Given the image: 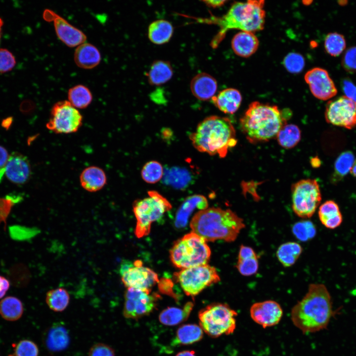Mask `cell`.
<instances>
[{
    "mask_svg": "<svg viewBox=\"0 0 356 356\" xmlns=\"http://www.w3.org/2000/svg\"><path fill=\"white\" fill-rule=\"evenodd\" d=\"M336 313L326 287L312 283L303 298L292 308L291 319L303 333H314L326 328Z\"/></svg>",
    "mask_w": 356,
    "mask_h": 356,
    "instance_id": "6da1fadb",
    "label": "cell"
},
{
    "mask_svg": "<svg viewBox=\"0 0 356 356\" xmlns=\"http://www.w3.org/2000/svg\"><path fill=\"white\" fill-rule=\"evenodd\" d=\"M192 231L206 242L235 241L245 227L243 220L230 209L211 207L199 211L190 222Z\"/></svg>",
    "mask_w": 356,
    "mask_h": 356,
    "instance_id": "7a4b0ae2",
    "label": "cell"
},
{
    "mask_svg": "<svg viewBox=\"0 0 356 356\" xmlns=\"http://www.w3.org/2000/svg\"><path fill=\"white\" fill-rule=\"evenodd\" d=\"M189 138L199 151L224 158L228 150L236 145L237 140L234 127L226 117L210 116L197 126Z\"/></svg>",
    "mask_w": 356,
    "mask_h": 356,
    "instance_id": "3957f363",
    "label": "cell"
},
{
    "mask_svg": "<svg viewBox=\"0 0 356 356\" xmlns=\"http://www.w3.org/2000/svg\"><path fill=\"white\" fill-rule=\"evenodd\" d=\"M284 115L277 106L254 101L240 118V127L250 143L268 141L286 124Z\"/></svg>",
    "mask_w": 356,
    "mask_h": 356,
    "instance_id": "277c9868",
    "label": "cell"
},
{
    "mask_svg": "<svg viewBox=\"0 0 356 356\" xmlns=\"http://www.w3.org/2000/svg\"><path fill=\"white\" fill-rule=\"evenodd\" d=\"M264 3L265 1L262 0L235 2L222 16L202 20L216 24L220 27L219 32L211 42L212 46L217 47L229 30L238 29L252 33L263 30L266 16Z\"/></svg>",
    "mask_w": 356,
    "mask_h": 356,
    "instance_id": "5b68a950",
    "label": "cell"
},
{
    "mask_svg": "<svg viewBox=\"0 0 356 356\" xmlns=\"http://www.w3.org/2000/svg\"><path fill=\"white\" fill-rule=\"evenodd\" d=\"M211 254L207 242L193 231L176 241L170 251L171 262L181 269L207 265Z\"/></svg>",
    "mask_w": 356,
    "mask_h": 356,
    "instance_id": "8992f818",
    "label": "cell"
},
{
    "mask_svg": "<svg viewBox=\"0 0 356 356\" xmlns=\"http://www.w3.org/2000/svg\"><path fill=\"white\" fill-rule=\"evenodd\" d=\"M237 312L228 305L216 303L198 313L200 326L207 335L217 338L232 334L236 329Z\"/></svg>",
    "mask_w": 356,
    "mask_h": 356,
    "instance_id": "52a82bcc",
    "label": "cell"
},
{
    "mask_svg": "<svg viewBox=\"0 0 356 356\" xmlns=\"http://www.w3.org/2000/svg\"><path fill=\"white\" fill-rule=\"evenodd\" d=\"M148 197L137 200L133 204L136 219L134 233L138 238L147 235L153 222L158 221L172 208L170 203L158 192H148Z\"/></svg>",
    "mask_w": 356,
    "mask_h": 356,
    "instance_id": "ba28073f",
    "label": "cell"
},
{
    "mask_svg": "<svg viewBox=\"0 0 356 356\" xmlns=\"http://www.w3.org/2000/svg\"><path fill=\"white\" fill-rule=\"evenodd\" d=\"M291 197L294 213L302 218H310L321 200L319 185L314 179H301L292 185Z\"/></svg>",
    "mask_w": 356,
    "mask_h": 356,
    "instance_id": "9c48e42d",
    "label": "cell"
},
{
    "mask_svg": "<svg viewBox=\"0 0 356 356\" xmlns=\"http://www.w3.org/2000/svg\"><path fill=\"white\" fill-rule=\"evenodd\" d=\"M174 275L185 294L192 297L220 281L216 269L208 264L182 269Z\"/></svg>",
    "mask_w": 356,
    "mask_h": 356,
    "instance_id": "30bf717a",
    "label": "cell"
},
{
    "mask_svg": "<svg viewBox=\"0 0 356 356\" xmlns=\"http://www.w3.org/2000/svg\"><path fill=\"white\" fill-rule=\"evenodd\" d=\"M82 123L83 116L78 109L68 100H63L52 106L46 127L55 134H69L76 132Z\"/></svg>",
    "mask_w": 356,
    "mask_h": 356,
    "instance_id": "8fae6325",
    "label": "cell"
},
{
    "mask_svg": "<svg viewBox=\"0 0 356 356\" xmlns=\"http://www.w3.org/2000/svg\"><path fill=\"white\" fill-rule=\"evenodd\" d=\"M119 273L127 288L151 291V288L159 281L157 274L143 266L141 261L139 260L133 263L123 261L119 267Z\"/></svg>",
    "mask_w": 356,
    "mask_h": 356,
    "instance_id": "7c38bea8",
    "label": "cell"
},
{
    "mask_svg": "<svg viewBox=\"0 0 356 356\" xmlns=\"http://www.w3.org/2000/svg\"><path fill=\"white\" fill-rule=\"evenodd\" d=\"M159 295L150 291L128 288L125 294L123 314L127 318L138 319L147 315L156 308Z\"/></svg>",
    "mask_w": 356,
    "mask_h": 356,
    "instance_id": "4fadbf2b",
    "label": "cell"
},
{
    "mask_svg": "<svg viewBox=\"0 0 356 356\" xmlns=\"http://www.w3.org/2000/svg\"><path fill=\"white\" fill-rule=\"evenodd\" d=\"M325 118L327 123L352 129L356 126V102L342 96L327 103Z\"/></svg>",
    "mask_w": 356,
    "mask_h": 356,
    "instance_id": "5bb4252c",
    "label": "cell"
},
{
    "mask_svg": "<svg viewBox=\"0 0 356 356\" xmlns=\"http://www.w3.org/2000/svg\"><path fill=\"white\" fill-rule=\"evenodd\" d=\"M43 17L46 21L53 22L57 36L68 46H78L85 43L86 35L82 31L71 25L52 10L45 9L43 13Z\"/></svg>",
    "mask_w": 356,
    "mask_h": 356,
    "instance_id": "9a60e30c",
    "label": "cell"
},
{
    "mask_svg": "<svg viewBox=\"0 0 356 356\" xmlns=\"http://www.w3.org/2000/svg\"><path fill=\"white\" fill-rule=\"evenodd\" d=\"M312 95L317 99L326 100L337 93V89L327 71L315 67L309 70L304 77Z\"/></svg>",
    "mask_w": 356,
    "mask_h": 356,
    "instance_id": "2e32d148",
    "label": "cell"
},
{
    "mask_svg": "<svg viewBox=\"0 0 356 356\" xmlns=\"http://www.w3.org/2000/svg\"><path fill=\"white\" fill-rule=\"evenodd\" d=\"M250 314L254 322L266 328L280 322L283 310L276 301L267 300L253 304L250 309Z\"/></svg>",
    "mask_w": 356,
    "mask_h": 356,
    "instance_id": "e0dca14e",
    "label": "cell"
},
{
    "mask_svg": "<svg viewBox=\"0 0 356 356\" xmlns=\"http://www.w3.org/2000/svg\"><path fill=\"white\" fill-rule=\"evenodd\" d=\"M5 174L14 183L22 184L27 182L31 175V167L28 158L19 153H12L7 162Z\"/></svg>",
    "mask_w": 356,
    "mask_h": 356,
    "instance_id": "ac0fdd59",
    "label": "cell"
},
{
    "mask_svg": "<svg viewBox=\"0 0 356 356\" xmlns=\"http://www.w3.org/2000/svg\"><path fill=\"white\" fill-rule=\"evenodd\" d=\"M208 200L203 195L194 194L187 197L176 213L174 221L175 227L178 229L185 227L190 215L196 209L201 211L208 208Z\"/></svg>",
    "mask_w": 356,
    "mask_h": 356,
    "instance_id": "d6986e66",
    "label": "cell"
},
{
    "mask_svg": "<svg viewBox=\"0 0 356 356\" xmlns=\"http://www.w3.org/2000/svg\"><path fill=\"white\" fill-rule=\"evenodd\" d=\"M218 88L216 80L206 73H200L191 80L190 88L193 95L201 100L212 99Z\"/></svg>",
    "mask_w": 356,
    "mask_h": 356,
    "instance_id": "ffe728a7",
    "label": "cell"
},
{
    "mask_svg": "<svg viewBox=\"0 0 356 356\" xmlns=\"http://www.w3.org/2000/svg\"><path fill=\"white\" fill-rule=\"evenodd\" d=\"M81 186L86 190L94 192L102 189L107 183L105 172L100 167L91 166L86 168L80 175Z\"/></svg>",
    "mask_w": 356,
    "mask_h": 356,
    "instance_id": "44dd1931",
    "label": "cell"
},
{
    "mask_svg": "<svg viewBox=\"0 0 356 356\" xmlns=\"http://www.w3.org/2000/svg\"><path fill=\"white\" fill-rule=\"evenodd\" d=\"M259 42L254 33L241 31L233 37L231 47L234 52L242 57H248L257 50Z\"/></svg>",
    "mask_w": 356,
    "mask_h": 356,
    "instance_id": "7402d4cb",
    "label": "cell"
},
{
    "mask_svg": "<svg viewBox=\"0 0 356 356\" xmlns=\"http://www.w3.org/2000/svg\"><path fill=\"white\" fill-rule=\"evenodd\" d=\"M213 104L222 112L233 114L239 108L242 96L236 89L227 88L220 91L212 98Z\"/></svg>",
    "mask_w": 356,
    "mask_h": 356,
    "instance_id": "603a6c76",
    "label": "cell"
},
{
    "mask_svg": "<svg viewBox=\"0 0 356 356\" xmlns=\"http://www.w3.org/2000/svg\"><path fill=\"white\" fill-rule=\"evenodd\" d=\"M74 60L77 65L85 69H90L97 66L101 60L98 49L93 44L84 43L76 48Z\"/></svg>",
    "mask_w": 356,
    "mask_h": 356,
    "instance_id": "cb8c5ba5",
    "label": "cell"
},
{
    "mask_svg": "<svg viewBox=\"0 0 356 356\" xmlns=\"http://www.w3.org/2000/svg\"><path fill=\"white\" fill-rule=\"evenodd\" d=\"M44 342L47 349L51 352L64 350L70 343L67 329L61 324H54L47 330Z\"/></svg>",
    "mask_w": 356,
    "mask_h": 356,
    "instance_id": "d4e9b609",
    "label": "cell"
},
{
    "mask_svg": "<svg viewBox=\"0 0 356 356\" xmlns=\"http://www.w3.org/2000/svg\"><path fill=\"white\" fill-rule=\"evenodd\" d=\"M236 267L243 276H251L258 271V258L253 248L243 245L240 246Z\"/></svg>",
    "mask_w": 356,
    "mask_h": 356,
    "instance_id": "484cf974",
    "label": "cell"
},
{
    "mask_svg": "<svg viewBox=\"0 0 356 356\" xmlns=\"http://www.w3.org/2000/svg\"><path fill=\"white\" fill-rule=\"evenodd\" d=\"M318 215L321 223L330 229L337 228L343 221L339 206L333 200H328L322 204L319 207Z\"/></svg>",
    "mask_w": 356,
    "mask_h": 356,
    "instance_id": "4316f807",
    "label": "cell"
},
{
    "mask_svg": "<svg viewBox=\"0 0 356 356\" xmlns=\"http://www.w3.org/2000/svg\"><path fill=\"white\" fill-rule=\"evenodd\" d=\"M194 304L187 302L182 308L169 307L163 310L159 315V321L163 324L174 326L185 321L189 316Z\"/></svg>",
    "mask_w": 356,
    "mask_h": 356,
    "instance_id": "83f0119b",
    "label": "cell"
},
{
    "mask_svg": "<svg viewBox=\"0 0 356 356\" xmlns=\"http://www.w3.org/2000/svg\"><path fill=\"white\" fill-rule=\"evenodd\" d=\"M173 32V26L169 21L160 19L153 21L149 25L148 36L152 43L162 44L169 41Z\"/></svg>",
    "mask_w": 356,
    "mask_h": 356,
    "instance_id": "f1b7e54d",
    "label": "cell"
},
{
    "mask_svg": "<svg viewBox=\"0 0 356 356\" xmlns=\"http://www.w3.org/2000/svg\"><path fill=\"white\" fill-rule=\"evenodd\" d=\"M203 331L200 325L187 324L181 325L176 332V337L172 341L173 346L190 345L201 340Z\"/></svg>",
    "mask_w": 356,
    "mask_h": 356,
    "instance_id": "f546056e",
    "label": "cell"
},
{
    "mask_svg": "<svg viewBox=\"0 0 356 356\" xmlns=\"http://www.w3.org/2000/svg\"><path fill=\"white\" fill-rule=\"evenodd\" d=\"M173 70L170 63L164 60L155 61L147 73L149 83L151 85H162L172 77Z\"/></svg>",
    "mask_w": 356,
    "mask_h": 356,
    "instance_id": "4dcf8cb0",
    "label": "cell"
},
{
    "mask_svg": "<svg viewBox=\"0 0 356 356\" xmlns=\"http://www.w3.org/2000/svg\"><path fill=\"white\" fill-rule=\"evenodd\" d=\"M24 308L22 302L14 296H8L0 301V315L5 320L14 321L23 315Z\"/></svg>",
    "mask_w": 356,
    "mask_h": 356,
    "instance_id": "1f68e13d",
    "label": "cell"
},
{
    "mask_svg": "<svg viewBox=\"0 0 356 356\" xmlns=\"http://www.w3.org/2000/svg\"><path fill=\"white\" fill-rule=\"evenodd\" d=\"M302 247L298 243L287 242L281 244L276 251V257L284 267L293 265L301 255Z\"/></svg>",
    "mask_w": 356,
    "mask_h": 356,
    "instance_id": "d6a6232c",
    "label": "cell"
},
{
    "mask_svg": "<svg viewBox=\"0 0 356 356\" xmlns=\"http://www.w3.org/2000/svg\"><path fill=\"white\" fill-rule=\"evenodd\" d=\"M68 101L77 109L87 108L91 102L92 95L85 86L78 85L71 88L68 91Z\"/></svg>",
    "mask_w": 356,
    "mask_h": 356,
    "instance_id": "836d02e7",
    "label": "cell"
},
{
    "mask_svg": "<svg viewBox=\"0 0 356 356\" xmlns=\"http://www.w3.org/2000/svg\"><path fill=\"white\" fill-rule=\"evenodd\" d=\"M301 137V131L294 124L284 125L276 137L279 144L286 149L295 147L299 142Z\"/></svg>",
    "mask_w": 356,
    "mask_h": 356,
    "instance_id": "e575fe53",
    "label": "cell"
},
{
    "mask_svg": "<svg viewBox=\"0 0 356 356\" xmlns=\"http://www.w3.org/2000/svg\"><path fill=\"white\" fill-rule=\"evenodd\" d=\"M45 301L50 310L56 312H61L68 306L70 296L65 289L57 288L47 292Z\"/></svg>",
    "mask_w": 356,
    "mask_h": 356,
    "instance_id": "d590c367",
    "label": "cell"
},
{
    "mask_svg": "<svg viewBox=\"0 0 356 356\" xmlns=\"http://www.w3.org/2000/svg\"><path fill=\"white\" fill-rule=\"evenodd\" d=\"M164 180L174 187L183 188L189 182L190 176L186 170L174 167L165 172Z\"/></svg>",
    "mask_w": 356,
    "mask_h": 356,
    "instance_id": "8d00e7d4",
    "label": "cell"
},
{
    "mask_svg": "<svg viewBox=\"0 0 356 356\" xmlns=\"http://www.w3.org/2000/svg\"><path fill=\"white\" fill-rule=\"evenodd\" d=\"M354 162L355 157L351 152L346 151L341 153L334 164V174L336 179H340L351 171Z\"/></svg>",
    "mask_w": 356,
    "mask_h": 356,
    "instance_id": "74e56055",
    "label": "cell"
},
{
    "mask_svg": "<svg viewBox=\"0 0 356 356\" xmlns=\"http://www.w3.org/2000/svg\"><path fill=\"white\" fill-rule=\"evenodd\" d=\"M164 175L162 165L156 161L146 163L143 167L141 175L142 179L149 183H155L162 178Z\"/></svg>",
    "mask_w": 356,
    "mask_h": 356,
    "instance_id": "f35d334b",
    "label": "cell"
},
{
    "mask_svg": "<svg viewBox=\"0 0 356 356\" xmlns=\"http://www.w3.org/2000/svg\"><path fill=\"white\" fill-rule=\"evenodd\" d=\"M324 47L330 55H339L346 47V41L344 36L337 33L328 34L325 39Z\"/></svg>",
    "mask_w": 356,
    "mask_h": 356,
    "instance_id": "ab89813d",
    "label": "cell"
},
{
    "mask_svg": "<svg viewBox=\"0 0 356 356\" xmlns=\"http://www.w3.org/2000/svg\"><path fill=\"white\" fill-rule=\"evenodd\" d=\"M292 230L295 237L303 242L312 239L316 233L314 225L310 221H302L295 223Z\"/></svg>",
    "mask_w": 356,
    "mask_h": 356,
    "instance_id": "60d3db41",
    "label": "cell"
},
{
    "mask_svg": "<svg viewBox=\"0 0 356 356\" xmlns=\"http://www.w3.org/2000/svg\"><path fill=\"white\" fill-rule=\"evenodd\" d=\"M9 233L12 239L17 241H25L35 237L39 233V230L34 227L14 225L9 227Z\"/></svg>",
    "mask_w": 356,
    "mask_h": 356,
    "instance_id": "b9f144b4",
    "label": "cell"
},
{
    "mask_svg": "<svg viewBox=\"0 0 356 356\" xmlns=\"http://www.w3.org/2000/svg\"><path fill=\"white\" fill-rule=\"evenodd\" d=\"M39 350L37 345L30 340H22L17 343L13 353L9 356H38Z\"/></svg>",
    "mask_w": 356,
    "mask_h": 356,
    "instance_id": "7bdbcfd3",
    "label": "cell"
},
{
    "mask_svg": "<svg viewBox=\"0 0 356 356\" xmlns=\"http://www.w3.org/2000/svg\"><path fill=\"white\" fill-rule=\"evenodd\" d=\"M283 64L285 68L292 73H298L302 71L305 66L303 56L298 53L291 52L284 58Z\"/></svg>",
    "mask_w": 356,
    "mask_h": 356,
    "instance_id": "ee69618b",
    "label": "cell"
},
{
    "mask_svg": "<svg viewBox=\"0 0 356 356\" xmlns=\"http://www.w3.org/2000/svg\"><path fill=\"white\" fill-rule=\"evenodd\" d=\"M21 197L17 195H8L5 198H0V223H4L6 226V219L12 206L19 201Z\"/></svg>",
    "mask_w": 356,
    "mask_h": 356,
    "instance_id": "f6af8a7d",
    "label": "cell"
},
{
    "mask_svg": "<svg viewBox=\"0 0 356 356\" xmlns=\"http://www.w3.org/2000/svg\"><path fill=\"white\" fill-rule=\"evenodd\" d=\"M16 64L13 54L6 48H0V73L11 71Z\"/></svg>",
    "mask_w": 356,
    "mask_h": 356,
    "instance_id": "bcb514c9",
    "label": "cell"
},
{
    "mask_svg": "<svg viewBox=\"0 0 356 356\" xmlns=\"http://www.w3.org/2000/svg\"><path fill=\"white\" fill-rule=\"evenodd\" d=\"M88 356H115L114 350L110 346L101 343L94 344L90 348Z\"/></svg>",
    "mask_w": 356,
    "mask_h": 356,
    "instance_id": "7dc6e473",
    "label": "cell"
},
{
    "mask_svg": "<svg viewBox=\"0 0 356 356\" xmlns=\"http://www.w3.org/2000/svg\"><path fill=\"white\" fill-rule=\"evenodd\" d=\"M342 64L346 70L356 72V46L350 47L346 51Z\"/></svg>",
    "mask_w": 356,
    "mask_h": 356,
    "instance_id": "c3c4849f",
    "label": "cell"
},
{
    "mask_svg": "<svg viewBox=\"0 0 356 356\" xmlns=\"http://www.w3.org/2000/svg\"><path fill=\"white\" fill-rule=\"evenodd\" d=\"M346 96L356 102V86L349 80H344L343 86Z\"/></svg>",
    "mask_w": 356,
    "mask_h": 356,
    "instance_id": "681fc988",
    "label": "cell"
},
{
    "mask_svg": "<svg viewBox=\"0 0 356 356\" xmlns=\"http://www.w3.org/2000/svg\"><path fill=\"white\" fill-rule=\"evenodd\" d=\"M9 156L5 148L0 146V182L2 179L4 174H5V167Z\"/></svg>",
    "mask_w": 356,
    "mask_h": 356,
    "instance_id": "f907efd6",
    "label": "cell"
},
{
    "mask_svg": "<svg viewBox=\"0 0 356 356\" xmlns=\"http://www.w3.org/2000/svg\"><path fill=\"white\" fill-rule=\"evenodd\" d=\"M10 286L9 281L3 276L0 275V299L5 295Z\"/></svg>",
    "mask_w": 356,
    "mask_h": 356,
    "instance_id": "816d5d0a",
    "label": "cell"
},
{
    "mask_svg": "<svg viewBox=\"0 0 356 356\" xmlns=\"http://www.w3.org/2000/svg\"><path fill=\"white\" fill-rule=\"evenodd\" d=\"M203 1L207 6L212 8L221 7L226 2V0H204Z\"/></svg>",
    "mask_w": 356,
    "mask_h": 356,
    "instance_id": "f5cc1de1",
    "label": "cell"
},
{
    "mask_svg": "<svg viewBox=\"0 0 356 356\" xmlns=\"http://www.w3.org/2000/svg\"><path fill=\"white\" fill-rule=\"evenodd\" d=\"M176 356H196L193 351H183L178 353Z\"/></svg>",
    "mask_w": 356,
    "mask_h": 356,
    "instance_id": "db71d44e",
    "label": "cell"
},
{
    "mask_svg": "<svg viewBox=\"0 0 356 356\" xmlns=\"http://www.w3.org/2000/svg\"><path fill=\"white\" fill-rule=\"evenodd\" d=\"M350 172L354 177L356 178V160H355L354 163Z\"/></svg>",
    "mask_w": 356,
    "mask_h": 356,
    "instance_id": "11a10c76",
    "label": "cell"
},
{
    "mask_svg": "<svg viewBox=\"0 0 356 356\" xmlns=\"http://www.w3.org/2000/svg\"><path fill=\"white\" fill-rule=\"evenodd\" d=\"M3 25V21L2 19L0 18V36H1V27Z\"/></svg>",
    "mask_w": 356,
    "mask_h": 356,
    "instance_id": "9f6ffc18",
    "label": "cell"
}]
</instances>
